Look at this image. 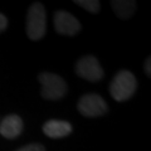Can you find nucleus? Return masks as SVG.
<instances>
[{"mask_svg":"<svg viewBox=\"0 0 151 151\" xmlns=\"http://www.w3.org/2000/svg\"><path fill=\"white\" fill-rule=\"evenodd\" d=\"M78 111L86 117H100L107 112V103L96 93L84 94L78 101Z\"/></svg>","mask_w":151,"mask_h":151,"instance_id":"20e7f679","label":"nucleus"},{"mask_svg":"<svg viewBox=\"0 0 151 151\" xmlns=\"http://www.w3.org/2000/svg\"><path fill=\"white\" fill-rule=\"evenodd\" d=\"M47 18L44 6L40 3H34L28 10L27 34L32 40H39L45 34Z\"/></svg>","mask_w":151,"mask_h":151,"instance_id":"7ed1b4c3","label":"nucleus"},{"mask_svg":"<svg viewBox=\"0 0 151 151\" xmlns=\"http://www.w3.org/2000/svg\"><path fill=\"white\" fill-rule=\"evenodd\" d=\"M150 65H151V58L149 57V58L146 59V62H145V72L147 73L149 76L151 74V67H150Z\"/></svg>","mask_w":151,"mask_h":151,"instance_id":"ddd939ff","label":"nucleus"},{"mask_svg":"<svg viewBox=\"0 0 151 151\" xmlns=\"http://www.w3.org/2000/svg\"><path fill=\"white\" fill-rule=\"evenodd\" d=\"M23 131V120L18 115H9L0 124V134L6 139H15Z\"/></svg>","mask_w":151,"mask_h":151,"instance_id":"0eeeda50","label":"nucleus"},{"mask_svg":"<svg viewBox=\"0 0 151 151\" xmlns=\"http://www.w3.org/2000/svg\"><path fill=\"white\" fill-rule=\"evenodd\" d=\"M17 151H45V149L40 144H30V145H27V146H23V147L18 149Z\"/></svg>","mask_w":151,"mask_h":151,"instance_id":"9b49d317","label":"nucleus"},{"mask_svg":"<svg viewBox=\"0 0 151 151\" xmlns=\"http://www.w3.org/2000/svg\"><path fill=\"white\" fill-rule=\"evenodd\" d=\"M43 132L50 139L65 137L72 132V125L67 121L49 120L43 125Z\"/></svg>","mask_w":151,"mask_h":151,"instance_id":"6e6552de","label":"nucleus"},{"mask_svg":"<svg viewBox=\"0 0 151 151\" xmlns=\"http://www.w3.org/2000/svg\"><path fill=\"white\" fill-rule=\"evenodd\" d=\"M76 3L91 13H98L101 9L100 1H97V0H77Z\"/></svg>","mask_w":151,"mask_h":151,"instance_id":"9d476101","label":"nucleus"},{"mask_svg":"<svg viewBox=\"0 0 151 151\" xmlns=\"http://www.w3.org/2000/svg\"><path fill=\"white\" fill-rule=\"evenodd\" d=\"M111 6L116 15L121 19H129L136 10V3L132 0H115L111 3Z\"/></svg>","mask_w":151,"mask_h":151,"instance_id":"1a4fd4ad","label":"nucleus"},{"mask_svg":"<svg viewBox=\"0 0 151 151\" xmlns=\"http://www.w3.org/2000/svg\"><path fill=\"white\" fill-rule=\"evenodd\" d=\"M54 28L62 35H74L81 30V23L72 14L59 10L54 14Z\"/></svg>","mask_w":151,"mask_h":151,"instance_id":"423d86ee","label":"nucleus"},{"mask_svg":"<svg viewBox=\"0 0 151 151\" xmlns=\"http://www.w3.org/2000/svg\"><path fill=\"white\" fill-rule=\"evenodd\" d=\"M137 83L136 78L130 70H120L110 84V92L113 100L122 102L131 98V96L135 93Z\"/></svg>","mask_w":151,"mask_h":151,"instance_id":"f257e3e1","label":"nucleus"},{"mask_svg":"<svg viewBox=\"0 0 151 151\" xmlns=\"http://www.w3.org/2000/svg\"><path fill=\"white\" fill-rule=\"evenodd\" d=\"M76 72L82 78L97 82L103 78V69L93 55H84L76 63Z\"/></svg>","mask_w":151,"mask_h":151,"instance_id":"39448f33","label":"nucleus"},{"mask_svg":"<svg viewBox=\"0 0 151 151\" xmlns=\"http://www.w3.org/2000/svg\"><path fill=\"white\" fill-rule=\"evenodd\" d=\"M6 27H8V19L5 18V15L0 14V33L5 30Z\"/></svg>","mask_w":151,"mask_h":151,"instance_id":"f8f14e48","label":"nucleus"},{"mask_svg":"<svg viewBox=\"0 0 151 151\" xmlns=\"http://www.w3.org/2000/svg\"><path fill=\"white\" fill-rule=\"evenodd\" d=\"M39 82L42 84L40 94L45 100L57 101L60 100L67 93V83L64 82L62 77L53 73H40L39 74Z\"/></svg>","mask_w":151,"mask_h":151,"instance_id":"f03ea898","label":"nucleus"}]
</instances>
